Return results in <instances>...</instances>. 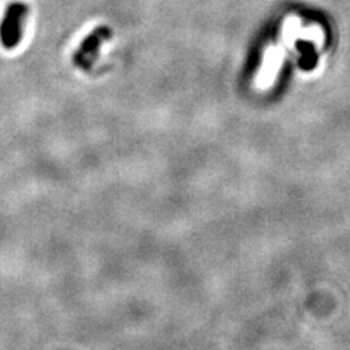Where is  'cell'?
<instances>
[{
  "mask_svg": "<svg viewBox=\"0 0 350 350\" xmlns=\"http://www.w3.org/2000/svg\"><path fill=\"white\" fill-rule=\"evenodd\" d=\"M27 5L14 2L6 8L5 16L0 24V41L5 49H14L22 38V21L27 15Z\"/></svg>",
  "mask_w": 350,
  "mask_h": 350,
  "instance_id": "cell-1",
  "label": "cell"
},
{
  "mask_svg": "<svg viewBox=\"0 0 350 350\" xmlns=\"http://www.w3.org/2000/svg\"><path fill=\"white\" fill-rule=\"evenodd\" d=\"M109 36H111V31L104 27L94 31L92 34L81 44L79 50L76 51L75 63L81 66V68L82 66L83 68H88V66L96 59V54L100 51V46L105 40L109 38Z\"/></svg>",
  "mask_w": 350,
  "mask_h": 350,
  "instance_id": "cell-2",
  "label": "cell"
}]
</instances>
